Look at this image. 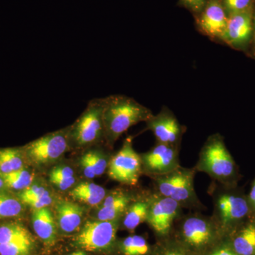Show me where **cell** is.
Instances as JSON below:
<instances>
[{
  "label": "cell",
  "instance_id": "1",
  "mask_svg": "<svg viewBox=\"0 0 255 255\" xmlns=\"http://www.w3.org/2000/svg\"><path fill=\"white\" fill-rule=\"evenodd\" d=\"M236 187L214 182L209 188L214 202L211 217L223 238L252 219L248 197L235 190Z\"/></svg>",
  "mask_w": 255,
  "mask_h": 255
},
{
  "label": "cell",
  "instance_id": "2",
  "mask_svg": "<svg viewBox=\"0 0 255 255\" xmlns=\"http://www.w3.org/2000/svg\"><path fill=\"white\" fill-rule=\"evenodd\" d=\"M104 102L105 140L111 145L132 126L145 122L153 115L148 108L127 96H109Z\"/></svg>",
  "mask_w": 255,
  "mask_h": 255
},
{
  "label": "cell",
  "instance_id": "3",
  "mask_svg": "<svg viewBox=\"0 0 255 255\" xmlns=\"http://www.w3.org/2000/svg\"><path fill=\"white\" fill-rule=\"evenodd\" d=\"M174 226L177 227L176 241L193 255L206 254L223 239L211 216L200 211L183 214Z\"/></svg>",
  "mask_w": 255,
  "mask_h": 255
},
{
  "label": "cell",
  "instance_id": "4",
  "mask_svg": "<svg viewBox=\"0 0 255 255\" xmlns=\"http://www.w3.org/2000/svg\"><path fill=\"white\" fill-rule=\"evenodd\" d=\"M204 172L214 182L224 186H236L238 179L237 165L228 150L222 135L213 134L208 137L199 152L194 167Z\"/></svg>",
  "mask_w": 255,
  "mask_h": 255
},
{
  "label": "cell",
  "instance_id": "5",
  "mask_svg": "<svg viewBox=\"0 0 255 255\" xmlns=\"http://www.w3.org/2000/svg\"><path fill=\"white\" fill-rule=\"evenodd\" d=\"M194 168H186L182 166L164 175L152 178L155 192L177 201L183 209H204L205 206L199 200L194 189Z\"/></svg>",
  "mask_w": 255,
  "mask_h": 255
},
{
  "label": "cell",
  "instance_id": "6",
  "mask_svg": "<svg viewBox=\"0 0 255 255\" xmlns=\"http://www.w3.org/2000/svg\"><path fill=\"white\" fill-rule=\"evenodd\" d=\"M104 98L92 100L86 110L69 130L70 145L85 147L105 138Z\"/></svg>",
  "mask_w": 255,
  "mask_h": 255
},
{
  "label": "cell",
  "instance_id": "7",
  "mask_svg": "<svg viewBox=\"0 0 255 255\" xmlns=\"http://www.w3.org/2000/svg\"><path fill=\"white\" fill-rule=\"evenodd\" d=\"M120 221H87L75 237V246L89 252L110 251L115 245Z\"/></svg>",
  "mask_w": 255,
  "mask_h": 255
},
{
  "label": "cell",
  "instance_id": "8",
  "mask_svg": "<svg viewBox=\"0 0 255 255\" xmlns=\"http://www.w3.org/2000/svg\"><path fill=\"white\" fill-rule=\"evenodd\" d=\"M149 210L147 221L159 238H168L176 221L183 214V208L170 198L153 192L148 196Z\"/></svg>",
  "mask_w": 255,
  "mask_h": 255
},
{
  "label": "cell",
  "instance_id": "9",
  "mask_svg": "<svg viewBox=\"0 0 255 255\" xmlns=\"http://www.w3.org/2000/svg\"><path fill=\"white\" fill-rule=\"evenodd\" d=\"M142 173L140 155L132 146V137H127L123 145L110 159L108 174L111 179L126 185L134 186Z\"/></svg>",
  "mask_w": 255,
  "mask_h": 255
},
{
  "label": "cell",
  "instance_id": "10",
  "mask_svg": "<svg viewBox=\"0 0 255 255\" xmlns=\"http://www.w3.org/2000/svg\"><path fill=\"white\" fill-rule=\"evenodd\" d=\"M69 130L70 128L46 134L23 147V152L35 164L55 162L70 147Z\"/></svg>",
  "mask_w": 255,
  "mask_h": 255
},
{
  "label": "cell",
  "instance_id": "11",
  "mask_svg": "<svg viewBox=\"0 0 255 255\" xmlns=\"http://www.w3.org/2000/svg\"><path fill=\"white\" fill-rule=\"evenodd\" d=\"M179 146L156 142L155 145L140 155L142 172L152 177L164 175L180 167Z\"/></svg>",
  "mask_w": 255,
  "mask_h": 255
},
{
  "label": "cell",
  "instance_id": "12",
  "mask_svg": "<svg viewBox=\"0 0 255 255\" xmlns=\"http://www.w3.org/2000/svg\"><path fill=\"white\" fill-rule=\"evenodd\" d=\"M146 130H150L160 143L180 147L186 127L179 123L173 112L164 107L156 115L146 121Z\"/></svg>",
  "mask_w": 255,
  "mask_h": 255
},
{
  "label": "cell",
  "instance_id": "13",
  "mask_svg": "<svg viewBox=\"0 0 255 255\" xmlns=\"http://www.w3.org/2000/svg\"><path fill=\"white\" fill-rule=\"evenodd\" d=\"M253 37L252 9L228 16L227 26L221 41L236 49H243L248 46Z\"/></svg>",
  "mask_w": 255,
  "mask_h": 255
},
{
  "label": "cell",
  "instance_id": "14",
  "mask_svg": "<svg viewBox=\"0 0 255 255\" xmlns=\"http://www.w3.org/2000/svg\"><path fill=\"white\" fill-rule=\"evenodd\" d=\"M197 19L199 29L212 39L221 40L227 26L228 15L221 0H207Z\"/></svg>",
  "mask_w": 255,
  "mask_h": 255
},
{
  "label": "cell",
  "instance_id": "15",
  "mask_svg": "<svg viewBox=\"0 0 255 255\" xmlns=\"http://www.w3.org/2000/svg\"><path fill=\"white\" fill-rule=\"evenodd\" d=\"M133 196L127 191L115 190L106 196L100 204L97 219L100 221H121L128 207L133 201Z\"/></svg>",
  "mask_w": 255,
  "mask_h": 255
},
{
  "label": "cell",
  "instance_id": "16",
  "mask_svg": "<svg viewBox=\"0 0 255 255\" xmlns=\"http://www.w3.org/2000/svg\"><path fill=\"white\" fill-rule=\"evenodd\" d=\"M57 226L64 234L77 232L81 226L84 209L69 201H60L56 205Z\"/></svg>",
  "mask_w": 255,
  "mask_h": 255
},
{
  "label": "cell",
  "instance_id": "17",
  "mask_svg": "<svg viewBox=\"0 0 255 255\" xmlns=\"http://www.w3.org/2000/svg\"><path fill=\"white\" fill-rule=\"evenodd\" d=\"M32 226L38 238L47 246H53L58 237V226L48 207L33 210Z\"/></svg>",
  "mask_w": 255,
  "mask_h": 255
},
{
  "label": "cell",
  "instance_id": "18",
  "mask_svg": "<svg viewBox=\"0 0 255 255\" xmlns=\"http://www.w3.org/2000/svg\"><path fill=\"white\" fill-rule=\"evenodd\" d=\"M226 238L236 255H255V220L250 219Z\"/></svg>",
  "mask_w": 255,
  "mask_h": 255
},
{
  "label": "cell",
  "instance_id": "19",
  "mask_svg": "<svg viewBox=\"0 0 255 255\" xmlns=\"http://www.w3.org/2000/svg\"><path fill=\"white\" fill-rule=\"evenodd\" d=\"M70 195L75 200L87 205H100L107 196L105 188L94 183L82 182L70 191Z\"/></svg>",
  "mask_w": 255,
  "mask_h": 255
},
{
  "label": "cell",
  "instance_id": "20",
  "mask_svg": "<svg viewBox=\"0 0 255 255\" xmlns=\"http://www.w3.org/2000/svg\"><path fill=\"white\" fill-rule=\"evenodd\" d=\"M149 210L148 196L133 201L122 216V225L128 231H134L147 221Z\"/></svg>",
  "mask_w": 255,
  "mask_h": 255
},
{
  "label": "cell",
  "instance_id": "21",
  "mask_svg": "<svg viewBox=\"0 0 255 255\" xmlns=\"http://www.w3.org/2000/svg\"><path fill=\"white\" fill-rule=\"evenodd\" d=\"M23 150L15 147L0 149V175L23 167Z\"/></svg>",
  "mask_w": 255,
  "mask_h": 255
},
{
  "label": "cell",
  "instance_id": "22",
  "mask_svg": "<svg viewBox=\"0 0 255 255\" xmlns=\"http://www.w3.org/2000/svg\"><path fill=\"white\" fill-rule=\"evenodd\" d=\"M26 239H32L31 235L23 225L7 223L0 226V245Z\"/></svg>",
  "mask_w": 255,
  "mask_h": 255
},
{
  "label": "cell",
  "instance_id": "23",
  "mask_svg": "<svg viewBox=\"0 0 255 255\" xmlns=\"http://www.w3.org/2000/svg\"><path fill=\"white\" fill-rule=\"evenodd\" d=\"M0 176L4 180L6 187L13 190H24L31 185L33 180V174L24 167Z\"/></svg>",
  "mask_w": 255,
  "mask_h": 255
},
{
  "label": "cell",
  "instance_id": "24",
  "mask_svg": "<svg viewBox=\"0 0 255 255\" xmlns=\"http://www.w3.org/2000/svg\"><path fill=\"white\" fill-rule=\"evenodd\" d=\"M124 255H147L150 253V247L145 238L140 236H130L120 244Z\"/></svg>",
  "mask_w": 255,
  "mask_h": 255
},
{
  "label": "cell",
  "instance_id": "25",
  "mask_svg": "<svg viewBox=\"0 0 255 255\" xmlns=\"http://www.w3.org/2000/svg\"><path fill=\"white\" fill-rule=\"evenodd\" d=\"M23 203L14 196L0 193V220L17 217L23 211Z\"/></svg>",
  "mask_w": 255,
  "mask_h": 255
},
{
  "label": "cell",
  "instance_id": "26",
  "mask_svg": "<svg viewBox=\"0 0 255 255\" xmlns=\"http://www.w3.org/2000/svg\"><path fill=\"white\" fill-rule=\"evenodd\" d=\"M33 249V238L21 240L0 245V255H31Z\"/></svg>",
  "mask_w": 255,
  "mask_h": 255
},
{
  "label": "cell",
  "instance_id": "27",
  "mask_svg": "<svg viewBox=\"0 0 255 255\" xmlns=\"http://www.w3.org/2000/svg\"><path fill=\"white\" fill-rule=\"evenodd\" d=\"M85 154L93 166L97 177L105 173L110 163V161H108L105 153L100 150H91Z\"/></svg>",
  "mask_w": 255,
  "mask_h": 255
},
{
  "label": "cell",
  "instance_id": "28",
  "mask_svg": "<svg viewBox=\"0 0 255 255\" xmlns=\"http://www.w3.org/2000/svg\"><path fill=\"white\" fill-rule=\"evenodd\" d=\"M152 255H193L178 242L166 241L156 248Z\"/></svg>",
  "mask_w": 255,
  "mask_h": 255
},
{
  "label": "cell",
  "instance_id": "29",
  "mask_svg": "<svg viewBox=\"0 0 255 255\" xmlns=\"http://www.w3.org/2000/svg\"><path fill=\"white\" fill-rule=\"evenodd\" d=\"M253 0H221L228 16L251 9Z\"/></svg>",
  "mask_w": 255,
  "mask_h": 255
},
{
  "label": "cell",
  "instance_id": "30",
  "mask_svg": "<svg viewBox=\"0 0 255 255\" xmlns=\"http://www.w3.org/2000/svg\"><path fill=\"white\" fill-rule=\"evenodd\" d=\"M49 191L46 188L38 185H31L21 191L18 194V199L21 202L27 199H33V198L40 197L45 195H48Z\"/></svg>",
  "mask_w": 255,
  "mask_h": 255
},
{
  "label": "cell",
  "instance_id": "31",
  "mask_svg": "<svg viewBox=\"0 0 255 255\" xmlns=\"http://www.w3.org/2000/svg\"><path fill=\"white\" fill-rule=\"evenodd\" d=\"M52 202H53V198L50 196V194L22 201L23 204L30 206L33 210L48 207Z\"/></svg>",
  "mask_w": 255,
  "mask_h": 255
},
{
  "label": "cell",
  "instance_id": "32",
  "mask_svg": "<svg viewBox=\"0 0 255 255\" xmlns=\"http://www.w3.org/2000/svg\"><path fill=\"white\" fill-rule=\"evenodd\" d=\"M206 255H237L233 251L227 238L220 241L212 249L210 250Z\"/></svg>",
  "mask_w": 255,
  "mask_h": 255
},
{
  "label": "cell",
  "instance_id": "33",
  "mask_svg": "<svg viewBox=\"0 0 255 255\" xmlns=\"http://www.w3.org/2000/svg\"><path fill=\"white\" fill-rule=\"evenodd\" d=\"M75 177L74 170L68 166L55 167L49 174L50 179H69Z\"/></svg>",
  "mask_w": 255,
  "mask_h": 255
},
{
  "label": "cell",
  "instance_id": "34",
  "mask_svg": "<svg viewBox=\"0 0 255 255\" xmlns=\"http://www.w3.org/2000/svg\"><path fill=\"white\" fill-rule=\"evenodd\" d=\"M183 6L195 14H200L204 9L207 0H180Z\"/></svg>",
  "mask_w": 255,
  "mask_h": 255
},
{
  "label": "cell",
  "instance_id": "35",
  "mask_svg": "<svg viewBox=\"0 0 255 255\" xmlns=\"http://www.w3.org/2000/svg\"><path fill=\"white\" fill-rule=\"evenodd\" d=\"M80 166H81L84 175L87 178L93 179V178L97 177L95 169H94L93 166L90 162V159L87 157L86 154H84L82 156L81 159H80Z\"/></svg>",
  "mask_w": 255,
  "mask_h": 255
},
{
  "label": "cell",
  "instance_id": "36",
  "mask_svg": "<svg viewBox=\"0 0 255 255\" xmlns=\"http://www.w3.org/2000/svg\"><path fill=\"white\" fill-rule=\"evenodd\" d=\"M50 182L62 191L70 189L75 184V177L69 179H50Z\"/></svg>",
  "mask_w": 255,
  "mask_h": 255
},
{
  "label": "cell",
  "instance_id": "37",
  "mask_svg": "<svg viewBox=\"0 0 255 255\" xmlns=\"http://www.w3.org/2000/svg\"><path fill=\"white\" fill-rule=\"evenodd\" d=\"M251 210V219L255 221V179L252 184L251 190L247 196Z\"/></svg>",
  "mask_w": 255,
  "mask_h": 255
},
{
  "label": "cell",
  "instance_id": "38",
  "mask_svg": "<svg viewBox=\"0 0 255 255\" xmlns=\"http://www.w3.org/2000/svg\"><path fill=\"white\" fill-rule=\"evenodd\" d=\"M6 188L5 186L4 180L0 176V193L4 192V189Z\"/></svg>",
  "mask_w": 255,
  "mask_h": 255
},
{
  "label": "cell",
  "instance_id": "39",
  "mask_svg": "<svg viewBox=\"0 0 255 255\" xmlns=\"http://www.w3.org/2000/svg\"><path fill=\"white\" fill-rule=\"evenodd\" d=\"M253 39L255 43V13L253 15Z\"/></svg>",
  "mask_w": 255,
  "mask_h": 255
},
{
  "label": "cell",
  "instance_id": "40",
  "mask_svg": "<svg viewBox=\"0 0 255 255\" xmlns=\"http://www.w3.org/2000/svg\"><path fill=\"white\" fill-rule=\"evenodd\" d=\"M84 253H85V252L78 251L75 252V253H72V254L69 255H83Z\"/></svg>",
  "mask_w": 255,
  "mask_h": 255
}]
</instances>
